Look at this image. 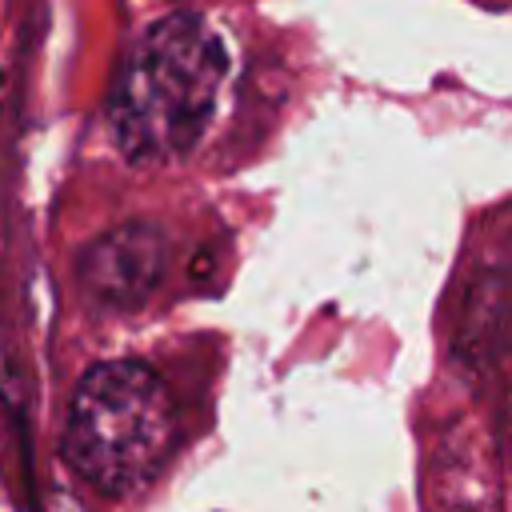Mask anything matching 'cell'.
<instances>
[{"label": "cell", "instance_id": "6da1fadb", "mask_svg": "<svg viewBox=\"0 0 512 512\" xmlns=\"http://www.w3.org/2000/svg\"><path fill=\"white\" fill-rule=\"evenodd\" d=\"M224 76L228 48L204 16H160L124 56L108 96L120 156L132 164L184 160L220 108Z\"/></svg>", "mask_w": 512, "mask_h": 512}, {"label": "cell", "instance_id": "7a4b0ae2", "mask_svg": "<svg viewBox=\"0 0 512 512\" xmlns=\"http://www.w3.org/2000/svg\"><path fill=\"white\" fill-rule=\"evenodd\" d=\"M176 436L168 384L140 360H104L72 392L64 424L68 464L104 496L144 488Z\"/></svg>", "mask_w": 512, "mask_h": 512}, {"label": "cell", "instance_id": "3957f363", "mask_svg": "<svg viewBox=\"0 0 512 512\" xmlns=\"http://www.w3.org/2000/svg\"><path fill=\"white\" fill-rule=\"evenodd\" d=\"M80 288L112 312H132L160 288L168 272V236L152 220H128L96 236L80 252Z\"/></svg>", "mask_w": 512, "mask_h": 512}]
</instances>
